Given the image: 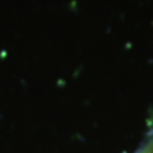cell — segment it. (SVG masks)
<instances>
[{
    "mask_svg": "<svg viewBox=\"0 0 153 153\" xmlns=\"http://www.w3.org/2000/svg\"><path fill=\"white\" fill-rule=\"evenodd\" d=\"M134 153H153V135L148 138V140Z\"/></svg>",
    "mask_w": 153,
    "mask_h": 153,
    "instance_id": "obj_1",
    "label": "cell"
}]
</instances>
